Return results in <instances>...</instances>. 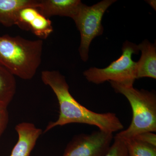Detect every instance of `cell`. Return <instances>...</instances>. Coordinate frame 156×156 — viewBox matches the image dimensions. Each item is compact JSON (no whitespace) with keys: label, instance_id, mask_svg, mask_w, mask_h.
Listing matches in <instances>:
<instances>
[{"label":"cell","instance_id":"ba28073f","mask_svg":"<svg viewBox=\"0 0 156 156\" xmlns=\"http://www.w3.org/2000/svg\"><path fill=\"white\" fill-rule=\"evenodd\" d=\"M15 129L18 134V140L9 156H30L41 135L42 130L29 122L19 123Z\"/></svg>","mask_w":156,"mask_h":156},{"label":"cell","instance_id":"9a60e30c","mask_svg":"<svg viewBox=\"0 0 156 156\" xmlns=\"http://www.w3.org/2000/svg\"><path fill=\"white\" fill-rule=\"evenodd\" d=\"M133 138L144 143L156 147V134L153 132H143L137 134Z\"/></svg>","mask_w":156,"mask_h":156},{"label":"cell","instance_id":"3957f363","mask_svg":"<svg viewBox=\"0 0 156 156\" xmlns=\"http://www.w3.org/2000/svg\"><path fill=\"white\" fill-rule=\"evenodd\" d=\"M109 82L116 92L127 98L133 113L130 126L115 136L122 139H130L143 132H156V95L154 91L138 90L133 86Z\"/></svg>","mask_w":156,"mask_h":156},{"label":"cell","instance_id":"52a82bcc","mask_svg":"<svg viewBox=\"0 0 156 156\" xmlns=\"http://www.w3.org/2000/svg\"><path fill=\"white\" fill-rule=\"evenodd\" d=\"M16 25L22 30H30L42 40L48 38L53 31L51 20L34 7L21 9L18 13Z\"/></svg>","mask_w":156,"mask_h":156},{"label":"cell","instance_id":"7a4b0ae2","mask_svg":"<svg viewBox=\"0 0 156 156\" xmlns=\"http://www.w3.org/2000/svg\"><path fill=\"white\" fill-rule=\"evenodd\" d=\"M43 40H29L19 36H0V65L14 76L30 80L41 62Z\"/></svg>","mask_w":156,"mask_h":156},{"label":"cell","instance_id":"9c48e42d","mask_svg":"<svg viewBox=\"0 0 156 156\" xmlns=\"http://www.w3.org/2000/svg\"><path fill=\"white\" fill-rule=\"evenodd\" d=\"M82 4L80 0H39L37 9L48 18L59 16L73 20Z\"/></svg>","mask_w":156,"mask_h":156},{"label":"cell","instance_id":"30bf717a","mask_svg":"<svg viewBox=\"0 0 156 156\" xmlns=\"http://www.w3.org/2000/svg\"><path fill=\"white\" fill-rule=\"evenodd\" d=\"M137 47L141 52V55L139 61L136 62V79L144 77L156 79V44L145 40Z\"/></svg>","mask_w":156,"mask_h":156},{"label":"cell","instance_id":"8fae6325","mask_svg":"<svg viewBox=\"0 0 156 156\" xmlns=\"http://www.w3.org/2000/svg\"><path fill=\"white\" fill-rule=\"evenodd\" d=\"M39 0H0V24L11 27L17 24L18 13L27 7L37 8Z\"/></svg>","mask_w":156,"mask_h":156},{"label":"cell","instance_id":"5bb4252c","mask_svg":"<svg viewBox=\"0 0 156 156\" xmlns=\"http://www.w3.org/2000/svg\"><path fill=\"white\" fill-rule=\"evenodd\" d=\"M105 156H129L125 141L114 136L113 142Z\"/></svg>","mask_w":156,"mask_h":156},{"label":"cell","instance_id":"6da1fadb","mask_svg":"<svg viewBox=\"0 0 156 156\" xmlns=\"http://www.w3.org/2000/svg\"><path fill=\"white\" fill-rule=\"evenodd\" d=\"M41 78L43 83L50 87L55 93L59 107L58 119L48 124L44 133L56 126L72 123L94 126L99 130L112 133L124 128L115 114L95 112L78 102L70 93L69 86L64 76L58 71H43Z\"/></svg>","mask_w":156,"mask_h":156},{"label":"cell","instance_id":"7c38bea8","mask_svg":"<svg viewBox=\"0 0 156 156\" xmlns=\"http://www.w3.org/2000/svg\"><path fill=\"white\" fill-rule=\"evenodd\" d=\"M16 91L14 76L0 65V106L8 107Z\"/></svg>","mask_w":156,"mask_h":156},{"label":"cell","instance_id":"8992f818","mask_svg":"<svg viewBox=\"0 0 156 156\" xmlns=\"http://www.w3.org/2000/svg\"><path fill=\"white\" fill-rule=\"evenodd\" d=\"M113 139L112 133L100 130L78 134L68 144L62 156H105Z\"/></svg>","mask_w":156,"mask_h":156},{"label":"cell","instance_id":"5b68a950","mask_svg":"<svg viewBox=\"0 0 156 156\" xmlns=\"http://www.w3.org/2000/svg\"><path fill=\"white\" fill-rule=\"evenodd\" d=\"M116 2V0H104L91 6L83 3L77 14L73 20L80 34L79 52L83 61H88L89 47L92 40L103 34L101 20L104 14Z\"/></svg>","mask_w":156,"mask_h":156},{"label":"cell","instance_id":"4fadbf2b","mask_svg":"<svg viewBox=\"0 0 156 156\" xmlns=\"http://www.w3.org/2000/svg\"><path fill=\"white\" fill-rule=\"evenodd\" d=\"M123 140L126 143L129 156H156V147L134 138Z\"/></svg>","mask_w":156,"mask_h":156},{"label":"cell","instance_id":"277c9868","mask_svg":"<svg viewBox=\"0 0 156 156\" xmlns=\"http://www.w3.org/2000/svg\"><path fill=\"white\" fill-rule=\"evenodd\" d=\"M122 55L107 67H92L85 71L83 75L91 83L99 84L106 81L114 82L126 86H133L136 80V62L132 60L133 54H138L137 45L126 41L123 44Z\"/></svg>","mask_w":156,"mask_h":156},{"label":"cell","instance_id":"2e32d148","mask_svg":"<svg viewBox=\"0 0 156 156\" xmlns=\"http://www.w3.org/2000/svg\"><path fill=\"white\" fill-rule=\"evenodd\" d=\"M9 122V113L7 107L0 106V137L5 131Z\"/></svg>","mask_w":156,"mask_h":156}]
</instances>
